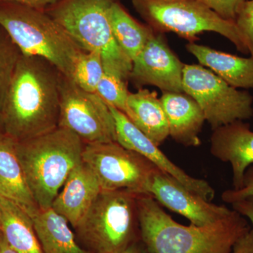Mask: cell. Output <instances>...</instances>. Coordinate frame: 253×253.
Masks as SVG:
<instances>
[{"mask_svg":"<svg viewBox=\"0 0 253 253\" xmlns=\"http://www.w3.org/2000/svg\"><path fill=\"white\" fill-rule=\"evenodd\" d=\"M0 253H18L10 247L1 232H0Z\"/></svg>","mask_w":253,"mask_h":253,"instance_id":"1f68e13d","label":"cell"},{"mask_svg":"<svg viewBox=\"0 0 253 253\" xmlns=\"http://www.w3.org/2000/svg\"><path fill=\"white\" fill-rule=\"evenodd\" d=\"M211 153L214 157L231 165L233 189H241L245 173L253 165V131L244 121L222 126L213 130Z\"/></svg>","mask_w":253,"mask_h":253,"instance_id":"5bb4252c","label":"cell"},{"mask_svg":"<svg viewBox=\"0 0 253 253\" xmlns=\"http://www.w3.org/2000/svg\"><path fill=\"white\" fill-rule=\"evenodd\" d=\"M0 226H1V207H0Z\"/></svg>","mask_w":253,"mask_h":253,"instance_id":"e575fe53","label":"cell"},{"mask_svg":"<svg viewBox=\"0 0 253 253\" xmlns=\"http://www.w3.org/2000/svg\"><path fill=\"white\" fill-rule=\"evenodd\" d=\"M184 66L168 45L164 34L154 31L140 54L133 60L129 80L138 89L152 85L163 92H184Z\"/></svg>","mask_w":253,"mask_h":253,"instance_id":"8fae6325","label":"cell"},{"mask_svg":"<svg viewBox=\"0 0 253 253\" xmlns=\"http://www.w3.org/2000/svg\"><path fill=\"white\" fill-rule=\"evenodd\" d=\"M21 55V50L0 26V108Z\"/></svg>","mask_w":253,"mask_h":253,"instance_id":"cb8c5ba5","label":"cell"},{"mask_svg":"<svg viewBox=\"0 0 253 253\" xmlns=\"http://www.w3.org/2000/svg\"><path fill=\"white\" fill-rule=\"evenodd\" d=\"M121 0H59L44 11L84 51L100 53L105 71L127 81L132 61L113 36L109 9Z\"/></svg>","mask_w":253,"mask_h":253,"instance_id":"5b68a950","label":"cell"},{"mask_svg":"<svg viewBox=\"0 0 253 253\" xmlns=\"http://www.w3.org/2000/svg\"><path fill=\"white\" fill-rule=\"evenodd\" d=\"M31 219L44 253H90L78 244L68 221L52 208H40Z\"/></svg>","mask_w":253,"mask_h":253,"instance_id":"ffe728a7","label":"cell"},{"mask_svg":"<svg viewBox=\"0 0 253 253\" xmlns=\"http://www.w3.org/2000/svg\"><path fill=\"white\" fill-rule=\"evenodd\" d=\"M101 191L94 173L82 161L70 173L51 208L76 229Z\"/></svg>","mask_w":253,"mask_h":253,"instance_id":"9a60e30c","label":"cell"},{"mask_svg":"<svg viewBox=\"0 0 253 253\" xmlns=\"http://www.w3.org/2000/svg\"><path fill=\"white\" fill-rule=\"evenodd\" d=\"M109 106L114 118L116 137L119 144L142 155L156 167L173 176L190 191L212 202L215 191L207 181L193 177L184 172L164 154L159 146L145 135L125 113Z\"/></svg>","mask_w":253,"mask_h":253,"instance_id":"4fadbf2b","label":"cell"},{"mask_svg":"<svg viewBox=\"0 0 253 253\" xmlns=\"http://www.w3.org/2000/svg\"><path fill=\"white\" fill-rule=\"evenodd\" d=\"M232 253H253V229L236 243Z\"/></svg>","mask_w":253,"mask_h":253,"instance_id":"f546056e","label":"cell"},{"mask_svg":"<svg viewBox=\"0 0 253 253\" xmlns=\"http://www.w3.org/2000/svg\"><path fill=\"white\" fill-rule=\"evenodd\" d=\"M104 72V63L100 53L84 51L76 61L70 78L81 89L96 93Z\"/></svg>","mask_w":253,"mask_h":253,"instance_id":"603a6c76","label":"cell"},{"mask_svg":"<svg viewBox=\"0 0 253 253\" xmlns=\"http://www.w3.org/2000/svg\"><path fill=\"white\" fill-rule=\"evenodd\" d=\"M60 77L47 60L21 55L0 108L6 135L23 141L59 126Z\"/></svg>","mask_w":253,"mask_h":253,"instance_id":"6da1fadb","label":"cell"},{"mask_svg":"<svg viewBox=\"0 0 253 253\" xmlns=\"http://www.w3.org/2000/svg\"><path fill=\"white\" fill-rule=\"evenodd\" d=\"M167 116L169 136L186 147H197L206 122L199 104L184 92L164 91L160 98Z\"/></svg>","mask_w":253,"mask_h":253,"instance_id":"2e32d148","label":"cell"},{"mask_svg":"<svg viewBox=\"0 0 253 253\" xmlns=\"http://www.w3.org/2000/svg\"><path fill=\"white\" fill-rule=\"evenodd\" d=\"M138 222L150 253H232L234 245L251 229L247 219L232 209L207 225L176 222L149 195L138 198Z\"/></svg>","mask_w":253,"mask_h":253,"instance_id":"7a4b0ae2","label":"cell"},{"mask_svg":"<svg viewBox=\"0 0 253 253\" xmlns=\"http://www.w3.org/2000/svg\"><path fill=\"white\" fill-rule=\"evenodd\" d=\"M130 91L127 89V81L105 71L96 87V93L105 102L125 113L129 114L128 98Z\"/></svg>","mask_w":253,"mask_h":253,"instance_id":"d4e9b609","label":"cell"},{"mask_svg":"<svg viewBox=\"0 0 253 253\" xmlns=\"http://www.w3.org/2000/svg\"><path fill=\"white\" fill-rule=\"evenodd\" d=\"M0 232L11 249L18 253H44L33 221L18 206L0 197Z\"/></svg>","mask_w":253,"mask_h":253,"instance_id":"44dd1931","label":"cell"},{"mask_svg":"<svg viewBox=\"0 0 253 253\" xmlns=\"http://www.w3.org/2000/svg\"><path fill=\"white\" fill-rule=\"evenodd\" d=\"M148 194L158 204L186 217L194 225L212 224L232 211L226 206H218L203 199L160 169L150 180Z\"/></svg>","mask_w":253,"mask_h":253,"instance_id":"7c38bea8","label":"cell"},{"mask_svg":"<svg viewBox=\"0 0 253 253\" xmlns=\"http://www.w3.org/2000/svg\"><path fill=\"white\" fill-rule=\"evenodd\" d=\"M186 49L201 66L235 88H253V58H244L217 51L210 46L189 42Z\"/></svg>","mask_w":253,"mask_h":253,"instance_id":"ac0fdd59","label":"cell"},{"mask_svg":"<svg viewBox=\"0 0 253 253\" xmlns=\"http://www.w3.org/2000/svg\"><path fill=\"white\" fill-rule=\"evenodd\" d=\"M5 135L4 126H3L2 121H1V116H0V139Z\"/></svg>","mask_w":253,"mask_h":253,"instance_id":"836d02e7","label":"cell"},{"mask_svg":"<svg viewBox=\"0 0 253 253\" xmlns=\"http://www.w3.org/2000/svg\"><path fill=\"white\" fill-rule=\"evenodd\" d=\"M0 26L23 55L47 60L71 78L84 50L44 10L14 2H0Z\"/></svg>","mask_w":253,"mask_h":253,"instance_id":"277c9868","label":"cell"},{"mask_svg":"<svg viewBox=\"0 0 253 253\" xmlns=\"http://www.w3.org/2000/svg\"><path fill=\"white\" fill-rule=\"evenodd\" d=\"M143 253L139 251V249H136L135 246H130L129 247H128L127 249L125 250L124 251H123L122 253Z\"/></svg>","mask_w":253,"mask_h":253,"instance_id":"d6a6232c","label":"cell"},{"mask_svg":"<svg viewBox=\"0 0 253 253\" xmlns=\"http://www.w3.org/2000/svg\"><path fill=\"white\" fill-rule=\"evenodd\" d=\"M83 161L99 181L101 191H126L148 194L158 168L147 158L118 141L84 144Z\"/></svg>","mask_w":253,"mask_h":253,"instance_id":"9c48e42d","label":"cell"},{"mask_svg":"<svg viewBox=\"0 0 253 253\" xmlns=\"http://www.w3.org/2000/svg\"><path fill=\"white\" fill-rule=\"evenodd\" d=\"M109 18L113 36L121 49L133 61L138 56L154 33L148 25L136 21L125 9L121 1L111 5Z\"/></svg>","mask_w":253,"mask_h":253,"instance_id":"7402d4cb","label":"cell"},{"mask_svg":"<svg viewBox=\"0 0 253 253\" xmlns=\"http://www.w3.org/2000/svg\"><path fill=\"white\" fill-rule=\"evenodd\" d=\"M133 7L155 32H172L189 42L199 35L214 32L229 40L243 54H249L236 23L220 17L196 0H130Z\"/></svg>","mask_w":253,"mask_h":253,"instance_id":"8992f818","label":"cell"},{"mask_svg":"<svg viewBox=\"0 0 253 253\" xmlns=\"http://www.w3.org/2000/svg\"><path fill=\"white\" fill-rule=\"evenodd\" d=\"M253 196V165L245 173L244 185L241 189H228L221 195V199L226 204H232L250 196Z\"/></svg>","mask_w":253,"mask_h":253,"instance_id":"83f0119b","label":"cell"},{"mask_svg":"<svg viewBox=\"0 0 253 253\" xmlns=\"http://www.w3.org/2000/svg\"><path fill=\"white\" fill-rule=\"evenodd\" d=\"M59 0H0V2H14L35 9L45 10Z\"/></svg>","mask_w":253,"mask_h":253,"instance_id":"4dcf8cb0","label":"cell"},{"mask_svg":"<svg viewBox=\"0 0 253 253\" xmlns=\"http://www.w3.org/2000/svg\"><path fill=\"white\" fill-rule=\"evenodd\" d=\"M140 196L126 191L100 192L76 228L93 252L121 253L131 246Z\"/></svg>","mask_w":253,"mask_h":253,"instance_id":"52a82bcc","label":"cell"},{"mask_svg":"<svg viewBox=\"0 0 253 253\" xmlns=\"http://www.w3.org/2000/svg\"><path fill=\"white\" fill-rule=\"evenodd\" d=\"M234 23L253 58V0H246L240 6Z\"/></svg>","mask_w":253,"mask_h":253,"instance_id":"484cf974","label":"cell"},{"mask_svg":"<svg viewBox=\"0 0 253 253\" xmlns=\"http://www.w3.org/2000/svg\"><path fill=\"white\" fill-rule=\"evenodd\" d=\"M84 146L79 136L59 126L28 140L16 141L18 159L41 209L51 207L70 173L83 161Z\"/></svg>","mask_w":253,"mask_h":253,"instance_id":"3957f363","label":"cell"},{"mask_svg":"<svg viewBox=\"0 0 253 253\" xmlns=\"http://www.w3.org/2000/svg\"><path fill=\"white\" fill-rule=\"evenodd\" d=\"M127 117L155 144L161 146L167 139L169 126L161 99L156 91L138 89L129 92Z\"/></svg>","mask_w":253,"mask_h":253,"instance_id":"d6986e66","label":"cell"},{"mask_svg":"<svg viewBox=\"0 0 253 253\" xmlns=\"http://www.w3.org/2000/svg\"><path fill=\"white\" fill-rule=\"evenodd\" d=\"M226 21L234 22L240 6L246 0H196Z\"/></svg>","mask_w":253,"mask_h":253,"instance_id":"4316f807","label":"cell"},{"mask_svg":"<svg viewBox=\"0 0 253 253\" xmlns=\"http://www.w3.org/2000/svg\"><path fill=\"white\" fill-rule=\"evenodd\" d=\"M182 87L196 101L212 130L253 116V97L239 90L201 64H184Z\"/></svg>","mask_w":253,"mask_h":253,"instance_id":"ba28073f","label":"cell"},{"mask_svg":"<svg viewBox=\"0 0 253 253\" xmlns=\"http://www.w3.org/2000/svg\"><path fill=\"white\" fill-rule=\"evenodd\" d=\"M232 209L248 218L253 224V196L231 204Z\"/></svg>","mask_w":253,"mask_h":253,"instance_id":"f1b7e54d","label":"cell"},{"mask_svg":"<svg viewBox=\"0 0 253 253\" xmlns=\"http://www.w3.org/2000/svg\"><path fill=\"white\" fill-rule=\"evenodd\" d=\"M59 126L73 131L84 144L117 141L114 118L107 104L61 73Z\"/></svg>","mask_w":253,"mask_h":253,"instance_id":"30bf717a","label":"cell"},{"mask_svg":"<svg viewBox=\"0 0 253 253\" xmlns=\"http://www.w3.org/2000/svg\"><path fill=\"white\" fill-rule=\"evenodd\" d=\"M0 197L16 205L31 217L40 209L16 154V141L6 134L0 139Z\"/></svg>","mask_w":253,"mask_h":253,"instance_id":"e0dca14e","label":"cell"}]
</instances>
